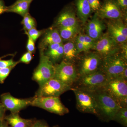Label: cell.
<instances>
[{
	"label": "cell",
	"instance_id": "cell-1",
	"mask_svg": "<svg viewBox=\"0 0 127 127\" xmlns=\"http://www.w3.org/2000/svg\"><path fill=\"white\" fill-rule=\"evenodd\" d=\"M94 93L97 103V117L104 122L113 120L120 104L103 89Z\"/></svg>",
	"mask_w": 127,
	"mask_h": 127
},
{
	"label": "cell",
	"instance_id": "cell-2",
	"mask_svg": "<svg viewBox=\"0 0 127 127\" xmlns=\"http://www.w3.org/2000/svg\"><path fill=\"white\" fill-rule=\"evenodd\" d=\"M127 67V59L118 53L103 58L101 70L108 80L121 78L122 74Z\"/></svg>",
	"mask_w": 127,
	"mask_h": 127
},
{
	"label": "cell",
	"instance_id": "cell-3",
	"mask_svg": "<svg viewBox=\"0 0 127 127\" xmlns=\"http://www.w3.org/2000/svg\"><path fill=\"white\" fill-rule=\"evenodd\" d=\"M108 79L101 69L95 72L79 77L76 88L95 92L104 88Z\"/></svg>",
	"mask_w": 127,
	"mask_h": 127
},
{
	"label": "cell",
	"instance_id": "cell-4",
	"mask_svg": "<svg viewBox=\"0 0 127 127\" xmlns=\"http://www.w3.org/2000/svg\"><path fill=\"white\" fill-rule=\"evenodd\" d=\"M71 90L75 94L77 107L79 111L97 116L98 109L94 93L76 88H72Z\"/></svg>",
	"mask_w": 127,
	"mask_h": 127
},
{
	"label": "cell",
	"instance_id": "cell-5",
	"mask_svg": "<svg viewBox=\"0 0 127 127\" xmlns=\"http://www.w3.org/2000/svg\"><path fill=\"white\" fill-rule=\"evenodd\" d=\"M31 106L60 116H63L69 112L68 108L62 102L59 97L34 96Z\"/></svg>",
	"mask_w": 127,
	"mask_h": 127
},
{
	"label": "cell",
	"instance_id": "cell-6",
	"mask_svg": "<svg viewBox=\"0 0 127 127\" xmlns=\"http://www.w3.org/2000/svg\"><path fill=\"white\" fill-rule=\"evenodd\" d=\"M55 69L54 64L44 54L43 52L40 51V62L33 73L32 80L41 86L54 77Z\"/></svg>",
	"mask_w": 127,
	"mask_h": 127
},
{
	"label": "cell",
	"instance_id": "cell-7",
	"mask_svg": "<svg viewBox=\"0 0 127 127\" xmlns=\"http://www.w3.org/2000/svg\"><path fill=\"white\" fill-rule=\"evenodd\" d=\"M123 107H127V80L116 78L108 80L103 89Z\"/></svg>",
	"mask_w": 127,
	"mask_h": 127
},
{
	"label": "cell",
	"instance_id": "cell-8",
	"mask_svg": "<svg viewBox=\"0 0 127 127\" xmlns=\"http://www.w3.org/2000/svg\"><path fill=\"white\" fill-rule=\"evenodd\" d=\"M72 87L58 79L53 78L41 86L36 93L35 97H59Z\"/></svg>",
	"mask_w": 127,
	"mask_h": 127
},
{
	"label": "cell",
	"instance_id": "cell-9",
	"mask_svg": "<svg viewBox=\"0 0 127 127\" xmlns=\"http://www.w3.org/2000/svg\"><path fill=\"white\" fill-rule=\"evenodd\" d=\"M54 78L68 86L73 85L78 78V71L73 63L63 61L55 65Z\"/></svg>",
	"mask_w": 127,
	"mask_h": 127
},
{
	"label": "cell",
	"instance_id": "cell-10",
	"mask_svg": "<svg viewBox=\"0 0 127 127\" xmlns=\"http://www.w3.org/2000/svg\"><path fill=\"white\" fill-rule=\"evenodd\" d=\"M103 58L97 53L92 52L85 55L79 63L78 77L95 72L101 69Z\"/></svg>",
	"mask_w": 127,
	"mask_h": 127
},
{
	"label": "cell",
	"instance_id": "cell-11",
	"mask_svg": "<svg viewBox=\"0 0 127 127\" xmlns=\"http://www.w3.org/2000/svg\"><path fill=\"white\" fill-rule=\"evenodd\" d=\"M102 58L118 53V43L109 34L102 35L93 48Z\"/></svg>",
	"mask_w": 127,
	"mask_h": 127
},
{
	"label": "cell",
	"instance_id": "cell-12",
	"mask_svg": "<svg viewBox=\"0 0 127 127\" xmlns=\"http://www.w3.org/2000/svg\"><path fill=\"white\" fill-rule=\"evenodd\" d=\"M33 97L28 98H18L10 93H5L0 96V100L6 110L12 113H18L20 111L31 105Z\"/></svg>",
	"mask_w": 127,
	"mask_h": 127
},
{
	"label": "cell",
	"instance_id": "cell-13",
	"mask_svg": "<svg viewBox=\"0 0 127 127\" xmlns=\"http://www.w3.org/2000/svg\"><path fill=\"white\" fill-rule=\"evenodd\" d=\"M96 14L99 18L113 20L120 19L122 16L121 8L115 0H106Z\"/></svg>",
	"mask_w": 127,
	"mask_h": 127
},
{
	"label": "cell",
	"instance_id": "cell-14",
	"mask_svg": "<svg viewBox=\"0 0 127 127\" xmlns=\"http://www.w3.org/2000/svg\"><path fill=\"white\" fill-rule=\"evenodd\" d=\"M107 28L108 34L118 43L126 42L127 39V28L120 19L109 22Z\"/></svg>",
	"mask_w": 127,
	"mask_h": 127
},
{
	"label": "cell",
	"instance_id": "cell-15",
	"mask_svg": "<svg viewBox=\"0 0 127 127\" xmlns=\"http://www.w3.org/2000/svg\"><path fill=\"white\" fill-rule=\"evenodd\" d=\"M105 26L96 14L87 25L86 31L87 35L95 41H97L102 35Z\"/></svg>",
	"mask_w": 127,
	"mask_h": 127
},
{
	"label": "cell",
	"instance_id": "cell-16",
	"mask_svg": "<svg viewBox=\"0 0 127 127\" xmlns=\"http://www.w3.org/2000/svg\"><path fill=\"white\" fill-rule=\"evenodd\" d=\"M56 26L58 27H67L78 26L75 14L70 9L64 10L57 19Z\"/></svg>",
	"mask_w": 127,
	"mask_h": 127
},
{
	"label": "cell",
	"instance_id": "cell-17",
	"mask_svg": "<svg viewBox=\"0 0 127 127\" xmlns=\"http://www.w3.org/2000/svg\"><path fill=\"white\" fill-rule=\"evenodd\" d=\"M62 41L58 30L54 29L48 31L45 33L39 44L40 51L44 52V50L48 46L54 43H62Z\"/></svg>",
	"mask_w": 127,
	"mask_h": 127
},
{
	"label": "cell",
	"instance_id": "cell-18",
	"mask_svg": "<svg viewBox=\"0 0 127 127\" xmlns=\"http://www.w3.org/2000/svg\"><path fill=\"white\" fill-rule=\"evenodd\" d=\"M44 53L54 64L56 63L63 58V44L61 43L51 44L48 46L46 51Z\"/></svg>",
	"mask_w": 127,
	"mask_h": 127
},
{
	"label": "cell",
	"instance_id": "cell-19",
	"mask_svg": "<svg viewBox=\"0 0 127 127\" xmlns=\"http://www.w3.org/2000/svg\"><path fill=\"white\" fill-rule=\"evenodd\" d=\"M76 5L78 17L83 24L86 22L92 9L88 0H76Z\"/></svg>",
	"mask_w": 127,
	"mask_h": 127
},
{
	"label": "cell",
	"instance_id": "cell-20",
	"mask_svg": "<svg viewBox=\"0 0 127 127\" xmlns=\"http://www.w3.org/2000/svg\"><path fill=\"white\" fill-rule=\"evenodd\" d=\"M5 119L11 127H31L33 123L32 120L22 118L18 113H11Z\"/></svg>",
	"mask_w": 127,
	"mask_h": 127
},
{
	"label": "cell",
	"instance_id": "cell-21",
	"mask_svg": "<svg viewBox=\"0 0 127 127\" xmlns=\"http://www.w3.org/2000/svg\"><path fill=\"white\" fill-rule=\"evenodd\" d=\"M64 61L73 63L77 56L78 52L75 44L69 42L63 45Z\"/></svg>",
	"mask_w": 127,
	"mask_h": 127
},
{
	"label": "cell",
	"instance_id": "cell-22",
	"mask_svg": "<svg viewBox=\"0 0 127 127\" xmlns=\"http://www.w3.org/2000/svg\"><path fill=\"white\" fill-rule=\"evenodd\" d=\"M31 2L30 1H22L14 3L11 5L7 7L6 12H14L24 17L29 13Z\"/></svg>",
	"mask_w": 127,
	"mask_h": 127
},
{
	"label": "cell",
	"instance_id": "cell-23",
	"mask_svg": "<svg viewBox=\"0 0 127 127\" xmlns=\"http://www.w3.org/2000/svg\"><path fill=\"white\" fill-rule=\"evenodd\" d=\"M58 32L62 39L68 40L72 38L79 32L78 26L71 27H59Z\"/></svg>",
	"mask_w": 127,
	"mask_h": 127
},
{
	"label": "cell",
	"instance_id": "cell-24",
	"mask_svg": "<svg viewBox=\"0 0 127 127\" xmlns=\"http://www.w3.org/2000/svg\"><path fill=\"white\" fill-rule=\"evenodd\" d=\"M124 127H127V108L121 107L114 116L113 120Z\"/></svg>",
	"mask_w": 127,
	"mask_h": 127
},
{
	"label": "cell",
	"instance_id": "cell-25",
	"mask_svg": "<svg viewBox=\"0 0 127 127\" xmlns=\"http://www.w3.org/2000/svg\"><path fill=\"white\" fill-rule=\"evenodd\" d=\"M23 17L21 23L23 25V28L25 32H27L32 28H36V23L35 21L30 13H27Z\"/></svg>",
	"mask_w": 127,
	"mask_h": 127
},
{
	"label": "cell",
	"instance_id": "cell-26",
	"mask_svg": "<svg viewBox=\"0 0 127 127\" xmlns=\"http://www.w3.org/2000/svg\"><path fill=\"white\" fill-rule=\"evenodd\" d=\"M25 32L27 35L29 36L35 42L44 33L43 31H39L37 30L36 28Z\"/></svg>",
	"mask_w": 127,
	"mask_h": 127
},
{
	"label": "cell",
	"instance_id": "cell-27",
	"mask_svg": "<svg viewBox=\"0 0 127 127\" xmlns=\"http://www.w3.org/2000/svg\"><path fill=\"white\" fill-rule=\"evenodd\" d=\"M0 58V69L1 68H9V67H14L19 62H16L13 59H9L8 60H2Z\"/></svg>",
	"mask_w": 127,
	"mask_h": 127
},
{
	"label": "cell",
	"instance_id": "cell-28",
	"mask_svg": "<svg viewBox=\"0 0 127 127\" xmlns=\"http://www.w3.org/2000/svg\"><path fill=\"white\" fill-rule=\"evenodd\" d=\"M14 68L12 67L0 69V83H3L4 82L5 79L8 77Z\"/></svg>",
	"mask_w": 127,
	"mask_h": 127
},
{
	"label": "cell",
	"instance_id": "cell-29",
	"mask_svg": "<svg viewBox=\"0 0 127 127\" xmlns=\"http://www.w3.org/2000/svg\"><path fill=\"white\" fill-rule=\"evenodd\" d=\"M92 10L97 11L101 7L100 0H88Z\"/></svg>",
	"mask_w": 127,
	"mask_h": 127
},
{
	"label": "cell",
	"instance_id": "cell-30",
	"mask_svg": "<svg viewBox=\"0 0 127 127\" xmlns=\"http://www.w3.org/2000/svg\"><path fill=\"white\" fill-rule=\"evenodd\" d=\"M32 53L28 51L22 56L19 61V62L25 64H29L32 59Z\"/></svg>",
	"mask_w": 127,
	"mask_h": 127
},
{
	"label": "cell",
	"instance_id": "cell-31",
	"mask_svg": "<svg viewBox=\"0 0 127 127\" xmlns=\"http://www.w3.org/2000/svg\"><path fill=\"white\" fill-rule=\"evenodd\" d=\"M28 40L27 44V49L28 51L32 54L35 52V42L28 35Z\"/></svg>",
	"mask_w": 127,
	"mask_h": 127
},
{
	"label": "cell",
	"instance_id": "cell-32",
	"mask_svg": "<svg viewBox=\"0 0 127 127\" xmlns=\"http://www.w3.org/2000/svg\"><path fill=\"white\" fill-rule=\"evenodd\" d=\"M84 40L86 43L87 45L88 46L89 49H93L95 46L96 41L91 38L88 35H84Z\"/></svg>",
	"mask_w": 127,
	"mask_h": 127
},
{
	"label": "cell",
	"instance_id": "cell-33",
	"mask_svg": "<svg viewBox=\"0 0 127 127\" xmlns=\"http://www.w3.org/2000/svg\"><path fill=\"white\" fill-rule=\"evenodd\" d=\"M75 44L78 54L83 52H87L89 51L82 43L80 42L76 39Z\"/></svg>",
	"mask_w": 127,
	"mask_h": 127
},
{
	"label": "cell",
	"instance_id": "cell-34",
	"mask_svg": "<svg viewBox=\"0 0 127 127\" xmlns=\"http://www.w3.org/2000/svg\"><path fill=\"white\" fill-rule=\"evenodd\" d=\"M116 1L121 9L125 10L127 9V0H117Z\"/></svg>",
	"mask_w": 127,
	"mask_h": 127
},
{
	"label": "cell",
	"instance_id": "cell-35",
	"mask_svg": "<svg viewBox=\"0 0 127 127\" xmlns=\"http://www.w3.org/2000/svg\"><path fill=\"white\" fill-rule=\"evenodd\" d=\"M6 110V109L5 107L0 100V123L2 121V118L4 117Z\"/></svg>",
	"mask_w": 127,
	"mask_h": 127
},
{
	"label": "cell",
	"instance_id": "cell-36",
	"mask_svg": "<svg viewBox=\"0 0 127 127\" xmlns=\"http://www.w3.org/2000/svg\"><path fill=\"white\" fill-rule=\"evenodd\" d=\"M78 40L81 42L83 45L85 46L86 47L87 49L88 50H90L89 48L88 47V46L87 45L86 43L85 42V40H84V35L83 34H80L78 35L77 37L76 38Z\"/></svg>",
	"mask_w": 127,
	"mask_h": 127
},
{
	"label": "cell",
	"instance_id": "cell-37",
	"mask_svg": "<svg viewBox=\"0 0 127 127\" xmlns=\"http://www.w3.org/2000/svg\"><path fill=\"white\" fill-rule=\"evenodd\" d=\"M7 7L5 5L4 0H0V15L6 12Z\"/></svg>",
	"mask_w": 127,
	"mask_h": 127
},
{
	"label": "cell",
	"instance_id": "cell-38",
	"mask_svg": "<svg viewBox=\"0 0 127 127\" xmlns=\"http://www.w3.org/2000/svg\"><path fill=\"white\" fill-rule=\"evenodd\" d=\"M31 127H49L45 123L40 121H37L33 123Z\"/></svg>",
	"mask_w": 127,
	"mask_h": 127
},
{
	"label": "cell",
	"instance_id": "cell-39",
	"mask_svg": "<svg viewBox=\"0 0 127 127\" xmlns=\"http://www.w3.org/2000/svg\"><path fill=\"white\" fill-rule=\"evenodd\" d=\"M32 0H17L16 1L14 2V3H17V2H21V1H30V2H32Z\"/></svg>",
	"mask_w": 127,
	"mask_h": 127
},
{
	"label": "cell",
	"instance_id": "cell-40",
	"mask_svg": "<svg viewBox=\"0 0 127 127\" xmlns=\"http://www.w3.org/2000/svg\"><path fill=\"white\" fill-rule=\"evenodd\" d=\"M0 127H7L6 125H5L3 123L2 121H1L0 123Z\"/></svg>",
	"mask_w": 127,
	"mask_h": 127
},
{
	"label": "cell",
	"instance_id": "cell-41",
	"mask_svg": "<svg viewBox=\"0 0 127 127\" xmlns=\"http://www.w3.org/2000/svg\"></svg>",
	"mask_w": 127,
	"mask_h": 127
},
{
	"label": "cell",
	"instance_id": "cell-42",
	"mask_svg": "<svg viewBox=\"0 0 127 127\" xmlns=\"http://www.w3.org/2000/svg\"></svg>",
	"mask_w": 127,
	"mask_h": 127
}]
</instances>
